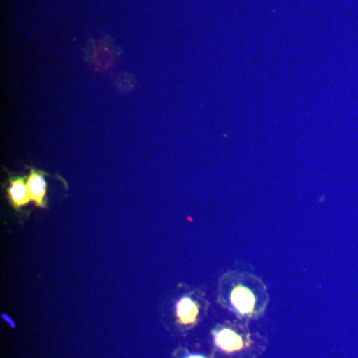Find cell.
<instances>
[{
  "mask_svg": "<svg viewBox=\"0 0 358 358\" xmlns=\"http://www.w3.org/2000/svg\"><path fill=\"white\" fill-rule=\"evenodd\" d=\"M217 301L238 320L262 319L270 305V292L265 282L251 268H234L219 280Z\"/></svg>",
  "mask_w": 358,
  "mask_h": 358,
  "instance_id": "1",
  "label": "cell"
},
{
  "mask_svg": "<svg viewBox=\"0 0 358 358\" xmlns=\"http://www.w3.org/2000/svg\"><path fill=\"white\" fill-rule=\"evenodd\" d=\"M211 336L218 358H260L268 348L267 336L254 331L246 320L218 324Z\"/></svg>",
  "mask_w": 358,
  "mask_h": 358,
  "instance_id": "2",
  "label": "cell"
},
{
  "mask_svg": "<svg viewBox=\"0 0 358 358\" xmlns=\"http://www.w3.org/2000/svg\"><path fill=\"white\" fill-rule=\"evenodd\" d=\"M206 310L207 301L199 289H189L179 294L173 303L176 324L182 329H190L196 326Z\"/></svg>",
  "mask_w": 358,
  "mask_h": 358,
  "instance_id": "3",
  "label": "cell"
},
{
  "mask_svg": "<svg viewBox=\"0 0 358 358\" xmlns=\"http://www.w3.org/2000/svg\"><path fill=\"white\" fill-rule=\"evenodd\" d=\"M27 187L31 201L38 207H45L46 205L47 183L43 173L31 169L27 178Z\"/></svg>",
  "mask_w": 358,
  "mask_h": 358,
  "instance_id": "4",
  "label": "cell"
},
{
  "mask_svg": "<svg viewBox=\"0 0 358 358\" xmlns=\"http://www.w3.org/2000/svg\"><path fill=\"white\" fill-rule=\"evenodd\" d=\"M8 196L14 208H20L31 201L27 183L22 178L10 179V186L8 188Z\"/></svg>",
  "mask_w": 358,
  "mask_h": 358,
  "instance_id": "5",
  "label": "cell"
},
{
  "mask_svg": "<svg viewBox=\"0 0 358 358\" xmlns=\"http://www.w3.org/2000/svg\"><path fill=\"white\" fill-rule=\"evenodd\" d=\"M179 358H207L205 355L199 352H192L189 350H183L182 355Z\"/></svg>",
  "mask_w": 358,
  "mask_h": 358,
  "instance_id": "6",
  "label": "cell"
},
{
  "mask_svg": "<svg viewBox=\"0 0 358 358\" xmlns=\"http://www.w3.org/2000/svg\"><path fill=\"white\" fill-rule=\"evenodd\" d=\"M2 317H4V319H6V320H7V322H9V324H10V326H11V327H14V326H15V324H14L13 320H11L10 319H9V317H7V315H2Z\"/></svg>",
  "mask_w": 358,
  "mask_h": 358,
  "instance_id": "7",
  "label": "cell"
}]
</instances>
